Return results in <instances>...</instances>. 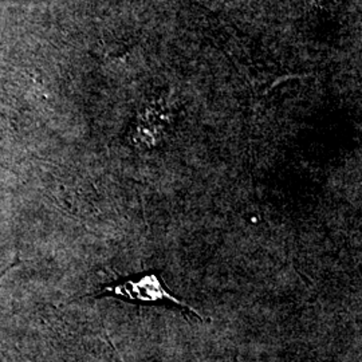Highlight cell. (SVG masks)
I'll use <instances>...</instances> for the list:
<instances>
[{
  "mask_svg": "<svg viewBox=\"0 0 362 362\" xmlns=\"http://www.w3.org/2000/svg\"><path fill=\"white\" fill-rule=\"evenodd\" d=\"M101 294H107L133 303H172L194 313L189 305L173 296L156 274H145L137 278L125 279L116 285L106 286Z\"/></svg>",
  "mask_w": 362,
  "mask_h": 362,
  "instance_id": "1",
  "label": "cell"
}]
</instances>
